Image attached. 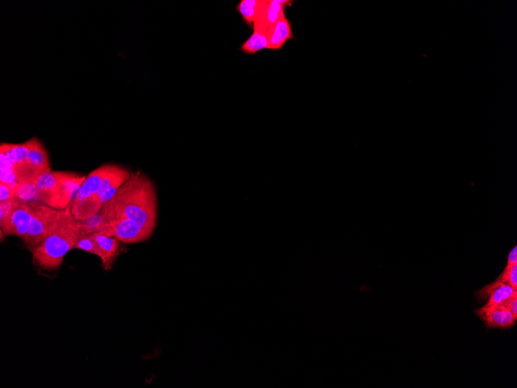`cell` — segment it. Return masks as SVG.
I'll return each mask as SVG.
<instances>
[{
  "label": "cell",
  "mask_w": 517,
  "mask_h": 388,
  "mask_svg": "<svg viewBox=\"0 0 517 388\" xmlns=\"http://www.w3.org/2000/svg\"><path fill=\"white\" fill-rule=\"evenodd\" d=\"M506 308L510 310L514 318L517 320V298H513L511 302L507 304Z\"/></svg>",
  "instance_id": "cell-23"
},
{
  "label": "cell",
  "mask_w": 517,
  "mask_h": 388,
  "mask_svg": "<svg viewBox=\"0 0 517 388\" xmlns=\"http://www.w3.org/2000/svg\"><path fill=\"white\" fill-rule=\"evenodd\" d=\"M106 204L152 236L157 223V194L154 182L145 173H132Z\"/></svg>",
  "instance_id": "cell-1"
},
{
  "label": "cell",
  "mask_w": 517,
  "mask_h": 388,
  "mask_svg": "<svg viewBox=\"0 0 517 388\" xmlns=\"http://www.w3.org/2000/svg\"><path fill=\"white\" fill-rule=\"evenodd\" d=\"M476 296L479 301H486V305L506 307L513 298H517V290L504 282L496 280L477 290Z\"/></svg>",
  "instance_id": "cell-9"
},
{
  "label": "cell",
  "mask_w": 517,
  "mask_h": 388,
  "mask_svg": "<svg viewBox=\"0 0 517 388\" xmlns=\"http://www.w3.org/2000/svg\"><path fill=\"white\" fill-rule=\"evenodd\" d=\"M293 3L289 0H260L256 19L253 25L254 31L268 35L273 25L285 15V9Z\"/></svg>",
  "instance_id": "cell-6"
},
{
  "label": "cell",
  "mask_w": 517,
  "mask_h": 388,
  "mask_svg": "<svg viewBox=\"0 0 517 388\" xmlns=\"http://www.w3.org/2000/svg\"><path fill=\"white\" fill-rule=\"evenodd\" d=\"M111 167L112 164H103L86 176V179L76 194L73 204H79V202L95 196Z\"/></svg>",
  "instance_id": "cell-11"
},
{
  "label": "cell",
  "mask_w": 517,
  "mask_h": 388,
  "mask_svg": "<svg viewBox=\"0 0 517 388\" xmlns=\"http://www.w3.org/2000/svg\"><path fill=\"white\" fill-rule=\"evenodd\" d=\"M507 263L508 264L517 263V248H516V246H515V248L511 251L509 255H508Z\"/></svg>",
  "instance_id": "cell-24"
},
{
  "label": "cell",
  "mask_w": 517,
  "mask_h": 388,
  "mask_svg": "<svg viewBox=\"0 0 517 388\" xmlns=\"http://www.w3.org/2000/svg\"><path fill=\"white\" fill-rule=\"evenodd\" d=\"M98 248L102 254L101 261L105 271H110L115 259L118 258L120 248V241L113 236H106L102 233L92 234Z\"/></svg>",
  "instance_id": "cell-12"
},
{
  "label": "cell",
  "mask_w": 517,
  "mask_h": 388,
  "mask_svg": "<svg viewBox=\"0 0 517 388\" xmlns=\"http://www.w3.org/2000/svg\"><path fill=\"white\" fill-rule=\"evenodd\" d=\"M39 190L35 181L20 182L15 188V198L25 201H38Z\"/></svg>",
  "instance_id": "cell-18"
},
{
  "label": "cell",
  "mask_w": 517,
  "mask_h": 388,
  "mask_svg": "<svg viewBox=\"0 0 517 388\" xmlns=\"http://www.w3.org/2000/svg\"><path fill=\"white\" fill-rule=\"evenodd\" d=\"M65 209H56L38 202L28 234L23 241L30 251L41 244L57 226Z\"/></svg>",
  "instance_id": "cell-4"
},
{
  "label": "cell",
  "mask_w": 517,
  "mask_h": 388,
  "mask_svg": "<svg viewBox=\"0 0 517 388\" xmlns=\"http://www.w3.org/2000/svg\"><path fill=\"white\" fill-rule=\"evenodd\" d=\"M291 23L284 15L275 23L268 33V49L279 51L290 40H293Z\"/></svg>",
  "instance_id": "cell-14"
},
{
  "label": "cell",
  "mask_w": 517,
  "mask_h": 388,
  "mask_svg": "<svg viewBox=\"0 0 517 388\" xmlns=\"http://www.w3.org/2000/svg\"><path fill=\"white\" fill-rule=\"evenodd\" d=\"M28 147V162L30 169L39 175L43 172L51 170L49 157L47 150L40 140L33 137L26 141Z\"/></svg>",
  "instance_id": "cell-13"
},
{
  "label": "cell",
  "mask_w": 517,
  "mask_h": 388,
  "mask_svg": "<svg viewBox=\"0 0 517 388\" xmlns=\"http://www.w3.org/2000/svg\"><path fill=\"white\" fill-rule=\"evenodd\" d=\"M71 204L66 209L51 233L31 251L34 266L42 270L53 271L59 269L66 254L75 249L80 239V222L71 214Z\"/></svg>",
  "instance_id": "cell-2"
},
{
  "label": "cell",
  "mask_w": 517,
  "mask_h": 388,
  "mask_svg": "<svg viewBox=\"0 0 517 388\" xmlns=\"http://www.w3.org/2000/svg\"><path fill=\"white\" fill-rule=\"evenodd\" d=\"M103 208L100 202L98 199L91 197L88 198L79 204H71V214L79 222L85 221V220L99 214Z\"/></svg>",
  "instance_id": "cell-15"
},
{
  "label": "cell",
  "mask_w": 517,
  "mask_h": 388,
  "mask_svg": "<svg viewBox=\"0 0 517 388\" xmlns=\"http://www.w3.org/2000/svg\"><path fill=\"white\" fill-rule=\"evenodd\" d=\"M38 201H25L15 198L14 206L6 222L0 226L6 236L15 235L23 240L29 231Z\"/></svg>",
  "instance_id": "cell-5"
},
{
  "label": "cell",
  "mask_w": 517,
  "mask_h": 388,
  "mask_svg": "<svg viewBox=\"0 0 517 388\" xmlns=\"http://www.w3.org/2000/svg\"><path fill=\"white\" fill-rule=\"evenodd\" d=\"M106 227V220L102 211H100L99 214L85 220V221L80 222V238L95 233H103Z\"/></svg>",
  "instance_id": "cell-17"
},
{
  "label": "cell",
  "mask_w": 517,
  "mask_h": 388,
  "mask_svg": "<svg viewBox=\"0 0 517 388\" xmlns=\"http://www.w3.org/2000/svg\"><path fill=\"white\" fill-rule=\"evenodd\" d=\"M264 49H268V35L258 31H254L251 36L240 47V50L249 55L256 54Z\"/></svg>",
  "instance_id": "cell-16"
},
{
  "label": "cell",
  "mask_w": 517,
  "mask_h": 388,
  "mask_svg": "<svg viewBox=\"0 0 517 388\" xmlns=\"http://www.w3.org/2000/svg\"><path fill=\"white\" fill-rule=\"evenodd\" d=\"M61 172L48 170L41 173L35 179L39 190L38 201L53 209H59L58 191Z\"/></svg>",
  "instance_id": "cell-7"
},
{
  "label": "cell",
  "mask_w": 517,
  "mask_h": 388,
  "mask_svg": "<svg viewBox=\"0 0 517 388\" xmlns=\"http://www.w3.org/2000/svg\"><path fill=\"white\" fill-rule=\"evenodd\" d=\"M475 314L483 321L488 330L510 329L516 321L510 310L502 305H485L477 308Z\"/></svg>",
  "instance_id": "cell-8"
},
{
  "label": "cell",
  "mask_w": 517,
  "mask_h": 388,
  "mask_svg": "<svg viewBox=\"0 0 517 388\" xmlns=\"http://www.w3.org/2000/svg\"><path fill=\"white\" fill-rule=\"evenodd\" d=\"M86 176L79 175L73 172H61V184L58 191L59 209H65L73 201Z\"/></svg>",
  "instance_id": "cell-10"
},
{
  "label": "cell",
  "mask_w": 517,
  "mask_h": 388,
  "mask_svg": "<svg viewBox=\"0 0 517 388\" xmlns=\"http://www.w3.org/2000/svg\"><path fill=\"white\" fill-rule=\"evenodd\" d=\"M75 248L83 250L89 253L94 254L97 256L98 258H100V260L102 258V254L100 253V251L99 248H98V246L94 241L92 235L80 238V239L76 243Z\"/></svg>",
  "instance_id": "cell-20"
},
{
  "label": "cell",
  "mask_w": 517,
  "mask_h": 388,
  "mask_svg": "<svg viewBox=\"0 0 517 388\" xmlns=\"http://www.w3.org/2000/svg\"><path fill=\"white\" fill-rule=\"evenodd\" d=\"M260 0H242L236 6V10L242 16L246 23L252 26L256 19Z\"/></svg>",
  "instance_id": "cell-19"
},
{
  "label": "cell",
  "mask_w": 517,
  "mask_h": 388,
  "mask_svg": "<svg viewBox=\"0 0 517 388\" xmlns=\"http://www.w3.org/2000/svg\"><path fill=\"white\" fill-rule=\"evenodd\" d=\"M496 280L504 282L517 290V263H506L503 271Z\"/></svg>",
  "instance_id": "cell-21"
},
{
  "label": "cell",
  "mask_w": 517,
  "mask_h": 388,
  "mask_svg": "<svg viewBox=\"0 0 517 388\" xmlns=\"http://www.w3.org/2000/svg\"><path fill=\"white\" fill-rule=\"evenodd\" d=\"M15 198V189L9 185L0 182V201Z\"/></svg>",
  "instance_id": "cell-22"
},
{
  "label": "cell",
  "mask_w": 517,
  "mask_h": 388,
  "mask_svg": "<svg viewBox=\"0 0 517 388\" xmlns=\"http://www.w3.org/2000/svg\"><path fill=\"white\" fill-rule=\"evenodd\" d=\"M101 211L107 222L106 229L102 234L127 244L144 242L151 237L136 223L120 215L108 204H105Z\"/></svg>",
  "instance_id": "cell-3"
}]
</instances>
